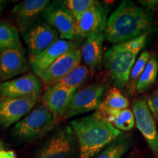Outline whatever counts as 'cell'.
I'll return each mask as SVG.
<instances>
[{
	"instance_id": "8",
	"label": "cell",
	"mask_w": 158,
	"mask_h": 158,
	"mask_svg": "<svg viewBox=\"0 0 158 158\" xmlns=\"http://www.w3.org/2000/svg\"><path fill=\"white\" fill-rule=\"evenodd\" d=\"M43 83L34 73L23 74L0 84V100L11 98H40Z\"/></svg>"
},
{
	"instance_id": "11",
	"label": "cell",
	"mask_w": 158,
	"mask_h": 158,
	"mask_svg": "<svg viewBox=\"0 0 158 158\" xmlns=\"http://www.w3.org/2000/svg\"><path fill=\"white\" fill-rule=\"evenodd\" d=\"M81 62V53L76 48L62 55L45 70L37 75L47 87L58 84Z\"/></svg>"
},
{
	"instance_id": "9",
	"label": "cell",
	"mask_w": 158,
	"mask_h": 158,
	"mask_svg": "<svg viewBox=\"0 0 158 158\" xmlns=\"http://www.w3.org/2000/svg\"><path fill=\"white\" fill-rule=\"evenodd\" d=\"M107 23V10L100 2L75 19V38L86 39L93 35L104 34Z\"/></svg>"
},
{
	"instance_id": "28",
	"label": "cell",
	"mask_w": 158,
	"mask_h": 158,
	"mask_svg": "<svg viewBox=\"0 0 158 158\" xmlns=\"http://www.w3.org/2000/svg\"><path fill=\"white\" fill-rule=\"evenodd\" d=\"M0 158H16V155L12 150L4 149L2 144L0 143Z\"/></svg>"
},
{
	"instance_id": "5",
	"label": "cell",
	"mask_w": 158,
	"mask_h": 158,
	"mask_svg": "<svg viewBox=\"0 0 158 158\" xmlns=\"http://www.w3.org/2000/svg\"><path fill=\"white\" fill-rule=\"evenodd\" d=\"M108 87L105 81H98L79 88L71 97L64 118H70L98 110L106 96Z\"/></svg>"
},
{
	"instance_id": "25",
	"label": "cell",
	"mask_w": 158,
	"mask_h": 158,
	"mask_svg": "<svg viewBox=\"0 0 158 158\" xmlns=\"http://www.w3.org/2000/svg\"><path fill=\"white\" fill-rule=\"evenodd\" d=\"M19 33L15 27L0 21V48L21 46Z\"/></svg>"
},
{
	"instance_id": "2",
	"label": "cell",
	"mask_w": 158,
	"mask_h": 158,
	"mask_svg": "<svg viewBox=\"0 0 158 158\" xmlns=\"http://www.w3.org/2000/svg\"><path fill=\"white\" fill-rule=\"evenodd\" d=\"M78 145L79 157H95L122 133L96 112L70 122Z\"/></svg>"
},
{
	"instance_id": "7",
	"label": "cell",
	"mask_w": 158,
	"mask_h": 158,
	"mask_svg": "<svg viewBox=\"0 0 158 158\" xmlns=\"http://www.w3.org/2000/svg\"><path fill=\"white\" fill-rule=\"evenodd\" d=\"M28 50L29 59L37 56L58 40V32L45 21H37L22 31Z\"/></svg>"
},
{
	"instance_id": "22",
	"label": "cell",
	"mask_w": 158,
	"mask_h": 158,
	"mask_svg": "<svg viewBox=\"0 0 158 158\" xmlns=\"http://www.w3.org/2000/svg\"><path fill=\"white\" fill-rule=\"evenodd\" d=\"M90 72L86 65L81 63L56 84L62 87L76 91L87 81L89 78Z\"/></svg>"
},
{
	"instance_id": "1",
	"label": "cell",
	"mask_w": 158,
	"mask_h": 158,
	"mask_svg": "<svg viewBox=\"0 0 158 158\" xmlns=\"http://www.w3.org/2000/svg\"><path fill=\"white\" fill-rule=\"evenodd\" d=\"M151 27L152 16L147 10L123 1L107 19L104 37L109 43L118 44L148 34Z\"/></svg>"
},
{
	"instance_id": "3",
	"label": "cell",
	"mask_w": 158,
	"mask_h": 158,
	"mask_svg": "<svg viewBox=\"0 0 158 158\" xmlns=\"http://www.w3.org/2000/svg\"><path fill=\"white\" fill-rule=\"evenodd\" d=\"M145 35L112 45L103 54V64L110 82L119 90L125 89L138 54L147 42Z\"/></svg>"
},
{
	"instance_id": "13",
	"label": "cell",
	"mask_w": 158,
	"mask_h": 158,
	"mask_svg": "<svg viewBox=\"0 0 158 158\" xmlns=\"http://www.w3.org/2000/svg\"><path fill=\"white\" fill-rule=\"evenodd\" d=\"M29 63L22 45L0 48V81L5 82L26 73Z\"/></svg>"
},
{
	"instance_id": "19",
	"label": "cell",
	"mask_w": 158,
	"mask_h": 158,
	"mask_svg": "<svg viewBox=\"0 0 158 158\" xmlns=\"http://www.w3.org/2000/svg\"><path fill=\"white\" fill-rule=\"evenodd\" d=\"M95 112L121 132L129 131L135 125L133 112L129 108Z\"/></svg>"
},
{
	"instance_id": "16",
	"label": "cell",
	"mask_w": 158,
	"mask_h": 158,
	"mask_svg": "<svg viewBox=\"0 0 158 158\" xmlns=\"http://www.w3.org/2000/svg\"><path fill=\"white\" fill-rule=\"evenodd\" d=\"M76 91L58 84L48 86L42 98V103L52 113L57 121L64 118L73 94Z\"/></svg>"
},
{
	"instance_id": "15",
	"label": "cell",
	"mask_w": 158,
	"mask_h": 158,
	"mask_svg": "<svg viewBox=\"0 0 158 158\" xmlns=\"http://www.w3.org/2000/svg\"><path fill=\"white\" fill-rule=\"evenodd\" d=\"M50 3L49 0H24L15 5L11 15L19 30L22 32L38 21Z\"/></svg>"
},
{
	"instance_id": "20",
	"label": "cell",
	"mask_w": 158,
	"mask_h": 158,
	"mask_svg": "<svg viewBox=\"0 0 158 158\" xmlns=\"http://www.w3.org/2000/svg\"><path fill=\"white\" fill-rule=\"evenodd\" d=\"M132 136L122 133L94 158H122L131 147Z\"/></svg>"
},
{
	"instance_id": "6",
	"label": "cell",
	"mask_w": 158,
	"mask_h": 158,
	"mask_svg": "<svg viewBox=\"0 0 158 158\" xmlns=\"http://www.w3.org/2000/svg\"><path fill=\"white\" fill-rule=\"evenodd\" d=\"M76 142L70 126L59 127L40 148L37 158H75Z\"/></svg>"
},
{
	"instance_id": "27",
	"label": "cell",
	"mask_w": 158,
	"mask_h": 158,
	"mask_svg": "<svg viewBox=\"0 0 158 158\" xmlns=\"http://www.w3.org/2000/svg\"><path fill=\"white\" fill-rule=\"evenodd\" d=\"M147 104L155 119L158 120V88L150 94Z\"/></svg>"
},
{
	"instance_id": "24",
	"label": "cell",
	"mask_w": 158,
	"mask_h": 158,
	"mask_svg": "<svg viewBox=\"0 0 158 158\" xmlns=\"http://www.w3.org/2000/svg\"><path fill=\"white\" fill-rule=\"evenodd\" d=\"M151 54L148 51H143L140 54V56L136 59L135 64H133L130 73L129 80L125 89H127V93L130 95H133L135 91L136 84L143 72L148 61L151 56Z\"/></svg>"
},
{
	"instance_id": "14",
	"label": "cell",
	"mask_w": 158,
	"mask_h": 158,
	"mask_svg": "<svg viewBox=\"0 0 158 158\" xmlns=\"http://www.w3.org/2000/svg\"><path fill=\"white\" fill-rule=\"evenodd\" d=\"M36 98H11L0 100V125L9 127L25 117L39 102Z\"/></svg>"
},
{
	"instance_id": "26",
	"label": "cell",
	"mask_w": 158,
	"mask_h": 158,
	"mask_svg": "<svg viewBox=\"0 0 158 158\" xmlns=\"http://www.w3.org/2000/svg\"><path fill=\"white\" fill-rule=\"evenodd\" d=\"M62 2L76 19L89 9L95 0H66Z\"/></svg>"
},
{
	"instance_id": "4",
	"label": "cell",
	"mask_w": 158,
	"mask_h": 158,
	"mask_svg": "<svg viewBox=\"0 0 158 158\" xmlns=\"http://www.w3.org/2000/svg\"><path fill=\"white\" fill-rule=\"evenodd\" d=\"M58 121L43 103L37 105L23 119L17 122L12 130L18 139L30 141L49 131Z\"/></svg>"
},
{
	"instance_id": "30",
	"label": "cell",
	"mask_w": 158,
	"mask_h": 158,
	"mask_svg": "<svg viewBox=\"0 0 158 158\" xmlns=\"http://www.w3.org/2000/svg\"><path fill=\"white\" fill-rule=\"evenodd\" d=\"M5 1H1L0 0V15H1L2 13L3 10H4V7H5Z\"/></svg>"
},
{
	"instance_id": "23",
	"label": "cell",
	"mask_w": 158,
	"mask_h": 158,
	"mask_svg": "<svg viewBox=\"0 0 158 158\" xmlns=\"http://www.w3.org/2000/svg\"><path fill=\"white\" fill-rule=\"evenodd\" d=\"M129 100L119 89L115 87L108 91L103 101L97 110L105 111L110 110H118L127 108L129 106Z\"/></svg>"
},
{
	"instance_id": "17",
	"label": "cell",
	"mask_w": 158,
	"mask_h": 158,
	"mask_svg": "<svg viewBox=\"0 0 158 158\" xmlns=\"http://www.w3.org/2000/svg\"><path fill=\"white\" fill-rule=\"evenodd\" d=\"M76 47V45L73 41L59 39L37 56L29 59V64L34 73L37 76L50 66L62 55Z\"/></svg>"
},
{
	"instance_id": "12",
	"label": "cell",
	"mask_w": 158,
	"mask_h": 158,
	"mask_svg": "<svg viewBox=\"0 0 158 158\" xmlns=\"http://www.w3.org/2000/svg\"><path fill=\"white\" fill-rule=\"evenodd\" d=\"M133 112L136 127L143 135L154 155L158 158V130L152 114L147 101L135 99L133 102Z\"/></svg>"
},
{
	"instance_id": "29",
	"label": "cell",
	"mask_w": 158,
	"mask_h": 158,
	"mask_svg": "<svg viewBox=\"0 0 158 158\" xmlns=\"http://www.w3.org/2000/svg\"><path fill=\"white\" fill-rule=\"evenodd\" d=\"M141 3L144 6V8L149 11V10L154 8L156 5H158V1H141Z\"/></svg>"
},
{
	"instance_id": "18",
	"label": "cell",
	"mask_w": 158,
	"mask_h": 158,
	"mask_svg": "<svg viewBox=\"0 0 158 158\" xmlns=\"http://www.w3.org/2000/svg\"><path fill=\"white\" fill-rule=\"evenodd\" d=\"M104 40V34L93 35L84 39L83 43L81 49V59L91 72L101 70L103 63Z\"/></svg>"
},
{
	"instance_id": "21",
	"label": "cell",
	"mask_w": 158,
	"mask_h": 158,
	"mask_svg": "<svg viewBox=\"0 0 158 158\" xmlns=\"http://www.w3.org/2000/svg\"><path fill=\"white\" fill-rule=\"evenodd\" d=\"M158 75V60L155 55H151L147 65L136 84L135 92L142 94L152 87L157 80Z\"/></svg>"
},
{
	"instance_id": "10",
	"label": "cell",
	"mask_w": 158,
	"mask_h": 158,
	"mask_svg": "<svg viewBox=\"0 0 158 158\" xmlns=\"http://www.w3.org/2000/svg\"><path fill=\"white\" fill-rule=\"evenodd\" d=\"M42 15L45 22L56 29L60 39L72 41L75 38V19L62 1L49 4Z\"/></svg>"
}]
</instances>
